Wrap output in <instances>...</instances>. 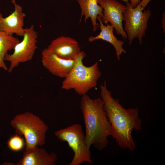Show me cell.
Returning a JSON list of instances; mask_svg holds the SVG:
<instances>
[{
	"label": "cell",
	"instance_id": "obj_1",
	"mask_svg": "<svg viewBox=\"0 0 165 165\" xmlns=\"http://www.w3.org/2000/svg\"><path fill=\"white\" fill-rule=\"evenodd\" d=\"M100 88L101 98L104 102V109L111 127V136L121 148L134 152L136 146L132 132L141 129L142 120L139 116V109L124 108L118 99L112 97L105 80Z\"/></svg>",
	"mask_w": 165,
	"mask_h": 165
},
{
	"label": "cell",
	"instance_id": "obj_2",
	"mask_svg": "<svg viewBox=\"0 0 165 165\" xmlns=\"http://www.w3.org/2000/svg\"><path fill=\"white\" fill-rule=\"evenodd\" d=\"M101 97L93 99L87 94L82 95L80 108L85 126L86 142L89 147L91 145L102 151L108 146V137L112 135L111 124Z\"/></svg>",
	"mask_w": 165,
	"mask_h": 165
},
{
	"label": "cell",
	"instance_id": "obj_3",
	"mask_svg": "<svg viewBox=\"0 0 165 165\" xmlns=\"http://www.w3.org/2000/svg\"><path fill=\"white\" fill-rule=\"evenodd\" d=\"M86 56L85 53L81 51L75 58L73 67L62 82V89H73L77 94L82 96L96 86L101 75L98 63L97 62L87 67L82 61Z\"/></svg>",
	"mask_w": 165,
	"mask_h": 165
},
{
	"label": "cell",
	"instance_id": "obj_4",
	"mask_svg": "<svg viewBox=\"0 0 165 165\" xmlns=\"http://www.w3.org/2000/svg\"><path fill=\"white\" fill-rule=\"evenodd\" d=\"M15 133L25 138V151L42 146L45 143L48 127L40 118L30 112L16 115L10 122Z\"/></svg>",
	"mask_w": 165,
	"mask_h": 165
},
{
	"label": "cell",
	"instance_id": "obj_5",
	"mask_svg": "<svg viewBox=\"0 0 165 165\" xmlns=\"http://www.w3.org/2000/svg\"><path fill=\"white\" fill-rule=\"evenodd\" d=\"M54 134L61 141L67 142L74 152L72 160L68 165L91 163L90 147L86 143L85 134L80 124H72L55 131Z\"/></svg>",
	"mask_w": 165,
	"mask_h": 165
},
{
	"label": "cell",
	"instance_id": "obj_6",
	"mask_svg": "<svg viewBox=\"0 0 165 165\" xmlns=\"http://www.w3.org/2000/svg\"><path fill=\"white\" fill-rule=\"evenodd\" d=\"M126 9L124 13L125 21L124 30L130 45L134 39L137 38L139 43H142V38L148 28V23L151 16L149 9L143 10L140 2L133 8L129 1L126 2Z\"/></svg>",
	"mask_w": 165,
	"mask_h": 165
},
{
	"label": "cell",
	"instance_id": "obj_7",
	"mask_svg": "<svg viewBox=\"0 0 165 165\" xmlns=\"http://www.w3.org/2000/svg\"><path fill=\"white\" fill-rule=\"evenodd\" d=\"M38 32L35 30L34 25L25 28L22 40L15 46L13 53L6 54L4 58V61H8L10 65L8 68L9 73L20 63L31 61L38 48L37 45Z\"/></svg>",
	"mask_w": 165,
	"mask_h": 165
},
{
	"label": "cell",
	"instance_id": "obj_8",
	"mask_svg": "<svg viewBox=\"0 0 165 165\" xmlns=\"http://www.w3.org/2000/svg\"><path fill=\"white\" fill-rule=\"evenodd\" d=\"M98 3L103 9V15L101 18L103 24H106L110 23L117 35H121L124 40L127 39L122 24L126 6L116 0H98Z\"/></svg>",
	"mask_w": 165,
	"mask_h": 165
},
{
	"label": "cell",
	"instance_id": "obj_9",
	"mask_svg": "<svg viewBox=\"0 0 165 165\" xmlns=\"http://www.w3.org/2000/svg\"><path fill=\"white\" fill-rule=\"evenodd\" d=\"M75 60L62 59L48 49L42 51L41 62L43 66L53 75L65 78L72 70Z\"/></svg>",
	"mask_w": 165,
	"mask_h": 165
},
{
	"label": "cell",
	"instance_id": "obj_10",
	"mask_svg": "<svg viewBox=\"0 0 165 165\" xmlns=\"http://www.w3.org/2000/svg\"><path fill=\"white\" fill-rule=\"evenodd\" d=\"M14 5V11L6 17L0 12V31H5L10 35L15 34L23 36L25 32L24 28L25 13L23 12L22 7L17 4L15 0H11Z\"/></svg>",
	"mask_w": 165,
	"mask_h": 165
},
{
	"label": "cell",
	"instance_id": "obj_11",
	"mask_svg": "<svg viewBox=\"0 0 165 165\" xmlns=\"http://www.w3.org/2000/svg\"><path fill=\"white\" fill-rule=\"evenodd\" d=\"M47 48L59 57L67 60L75 59L81 51L75 39L64 36L53 40Z\"/></svg>",
	"mask_w": 165,
	"mask_h": 165
},
{
	"label": "cell",
	"instance_id": "obj_12",
	"mask_svg": "<svg viewBox=\"0 0 165 165\" xmlns=\"http://www.w3.org/2000/svg\"><path fill=\"white\" fill-rule=\"evenodd\" d=\"M57 159L54 153H48L43 148L36 146L33 149L25 151L17 165H54Z\"/></svg>",
	"mask_w": 165,
	"mask_h": 165
},
{
	"label": "cell",
	"instance_id": "obj_13",
	"mask_svg": "<svg viewBox=\"0 0 165 165\" xmlns=\"http://www.w3.org/2000/svg\"><path fill=\"white\" fill-rule=\"evenodd\" d=\"M97 20L99 22V27L101 31L95 36H91L88 38L90 42H92L97 39H102L106 41L113 46L116 51L117 59L120 60V56L122 53H127L123 46L124 41L118 39L113 34V27L110 24H107L105 25L102 21L101 17L98 16Z\"/></svg>",
	"mask_w": 165,
	"mask_h": 165
},
{
	"label": "cell",
	"instance_id": "obj_14",
	"mask_svg": "<svg viewBox=\"0 0 165 165\" xmlns=\"http://www.w3.org/2000/svg\"><path fill=\"white\" fill-rule=\"evenodd\" d=\"M98 0H77L81 9V16L80 21L82 16H85L84 21L90 18L93 26L94 31H96L99 24L97 22L98 16L101 17L103 15V9L98 3Z\"/></svg>",
	"mask_w": 165,
	"mask_h": 165
},
{
	"label": "cell",
	"instance_id": "obj_15",
	"mask_svg": "<svg viewBox=\"0 0 165 165\" xmlns=\"http://www.w3.org/2000/svg\"><path fill=\"white\" fill-rule=\"evenodd\" d=\"M13 35L0 31V57L3 59L8 52L13 50L20 42L17 38Z\"/></svg>",
	"mask_w": 165,
	"mask_h": 165
},
{
	"label": "cell",
	"instance_id": "obj_16",
	"mask_svg": "<svg viewBox=\"0 0 165 165\" xmlns=\"http://www.w3.org/2000/svg\"><path fill=\"white\" fill-rule=\"evenodd\" d=\"M9 148L11 150L18 152L23 148L24 142V139L20 135L16 134L10 137L7 142Z\"/></svg>",
	"mask_w": 165,
	"mask_h": 165
},
{
	"label": "cell",
	"instance_id": "obj_17",
	"mask_svg": "<svg viewBox=\"0 0 165 165\" xmlns=\"http://www.w3.org/2000/svg\"><path fill=\"white\" fill-rule=\"evenodd\" d=\"M0 68L3 69L5 71H7L8 68L5 63L3 59L0 57Z\"/></svg>",
	"mask_w": 165,
	"mask_h": 165
},
{
	"label": "cell",
	"instance_id": "obj_18",
	"mask_svg": "<svg viewBox=\"0 0 165 165\" xmlns=\"http://www.w3.org/2000/svg\"><path fill=\"white\" fill-rule=\"evenodd\" d=\"M151 0H141L140 3L141 4L142 9L143 10L145 9L148 3Z\"/></svg>",
	"mask_w": 165,
	"mask_h": 165
},
{
	"label": "cell",
	"instance_id": "obj_19",
	"mask_svg": "<svg viewBox=\"0 0 165 165\" xmlns=\"http://www.w3.org/2000/svg\"><path fill=\"white\" fill-rule=\"evenodd\" d=\"M133 8H135L141 2V0H130Z\"/></svg>",
	"mask_w": 165,
	"mask_h": 165
},
{
	"label": "cell",
	"instance_id": "obj_20",
	"mask_svg": "<svg viewBox=\"0 0 165 165\" xmlns=\"http://www.w3.org/2000/svg\"><path fill=\"white\" fill-rule=\"evenodd\" d=\"M164 12L163 14V16L161 22L162 24V27L163 28V32L165 33V15Z\"/></svg>",
	"mask_w": 165,
	"mask_h": 165
},
{
	"label": "cell",
	"instance_id": "obj_21",
	"mask_svg": "<svg viewBox=\"0 0 165 165\" xmlns=\"http://www.w3.org/2000/svg\"><path fill=\"white\" fill-rule=\"evenodd\" d=\"M124 2H126L128 1H129V0H122Z\"/></svg>",
	"mask_w": 165,
	"mask_h": 165
}]
</instances>
